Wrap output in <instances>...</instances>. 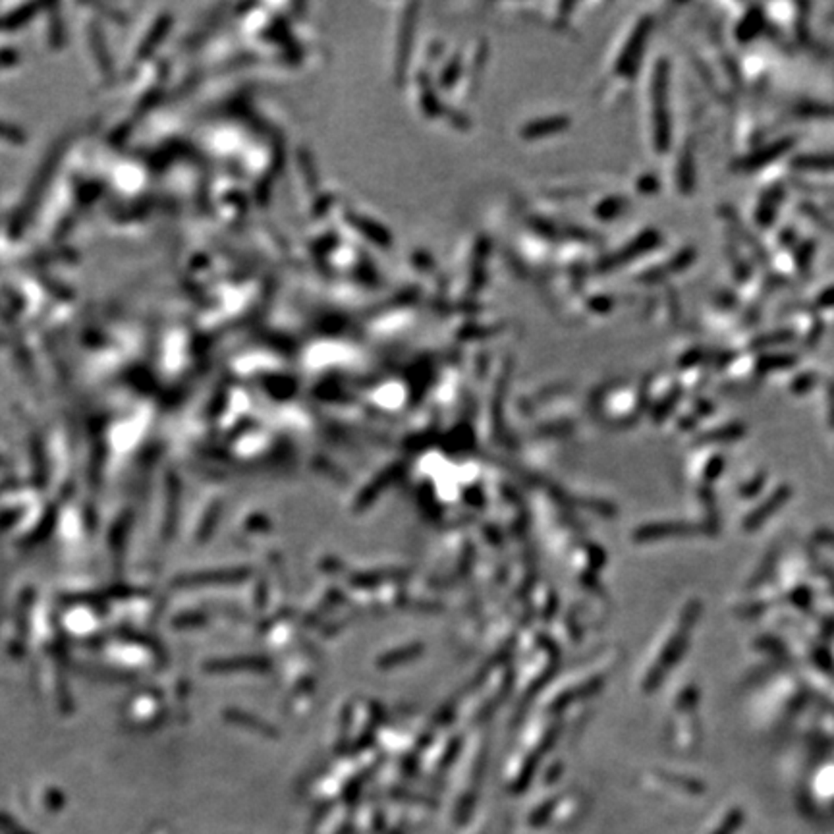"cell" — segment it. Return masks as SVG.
<instances>
[{
  "mask_svg": "<svg viewBox=\"0 0 834 834\" xmlns=\"http://www.w3.org/2000/svg\"><path fill=\"white\" fill-rule=\"evenodd\" d=\"M651 29H653V18L651 16L641 18L640 22L635 24L632 35L628 37L622 53L616 60V74L620 76V79H632V76H635V72H638L641 64V58H643V53H645V45H647Z\"/></svg>",
  "mask_w": 834,
  "mask_h": 834,
  "instance_id": "3",
  "label": "cell"
},
{
  "mask_svg": "<svg viewBox=\"0 0 834 834\" xmlns=\"http://www.w3.org/2000/svg\"><path fill=\"white\" fill-rule=\"evenodd\" d=\"M676 186L684 195H690L695 189V149L692 141H687L680 151L676 163Z\"/></svg>",
  "mask_w": 834,
  "mask_h": 834,
  "instance_id": "9",
  "label": "cell"
},
{
  "mask_svg": "<svg viewBox=\"0 0 834 834\" xmlns=\"http://www.w3.org/2000/svg\"><path fill=\"white\" fill-rule=\"evenodd\" d=\"M830 20H833V22H834V10H833V12H830Z\"/></svg>",
  "mask_w": 834,
  "mask_h": 834,
  "instance_id": "21",
  "label": "cell"
},
{
  "mask_svg": "<svg viewBox=\"0 0 834 834\" xmlns=\"http://www.w3.org/2000/svg\"><path fill=\"white\" fill-rule=\"evenodd\" d=\"M790 112H792V116L802 118V120H834V102L805 99V101L795 102Z\"/></svg>",
  "mask_w": 834,
  "mask_h": 834,
  "instance_id": "11",
  "label": "cell"
},
{
  "mask_svg": "<svg viewBox=\"0 0 834 834\" xmlns=\"http://www.w3.org/2000/svg\"><path fill=\"white\" fill-rule=\"evenodd\" d=\"M640 189L643 194H655L657 189H659V180H657L655 176H651V174L643 176L640 182Z\"/></svg>",
  "mask_w": 834,
  "mask_h": 834,
  "instance_id": "19",
  "label": "cell"
},
{
  "mask_svg": "<svg viewBox=\"0 0 834 834\" xmlns=\"http://www.w3.org/2000/svg\"><path fill=\"white\" fill-rule=\"evenodd\" d=\"M795 340V332L792 328H776L771 332L757 336L755 340L751 342V348L755 350H769V348H779L784 344H790Z\"/></svg>",
  "mask_w": 834,
  "mask_h": 834,
  "instance_id": "12",
  "label": "cell"
},
{
  "mask_svg": "<svg viewBox=\"0 0 834 834\" xmlns=\"http://www.w3.org/2000/svg\"><path fill=\"white\" fill-rule=\"evenodd\" d=\"M765 27H767V18H765L763 8L761 6H751L740 18V22L736 24L734 37H736L738 43L748 45V43H753L765 32Z\"/></svg>",
  "mask_w": 834,
  "mask_h": 834,
  "instance_id": "7",
  "label": "cell"
},
{
  "mask_svg": "<svg viewBox=\"0 0 834 834\" xmlns=\"http://www.w3.org/2000/svg\"><path fill=\"white\" fill-rule=\"evenodd\" d=\"M828 207H830V209H834V201H830V203H828Z\"/></svg>",
  "mask_w": 834,
  "mask_h": 834,
  "instance_id": "20",
  "label": "cell"
},
{
  "mask_svg": "<svg viewBox=\"0 0 834 834\" xmlns=\"http://www.w3.org/2000/svg\"><path fill=\"white\" fill-rule=\"evenodd\" d=\"M800 361L795 351H763L759 354L755 361V369L759 373H776L782 369H790Z\"/></svg>",
  "mask_w": 834,
  "mask_h": 834,
  "instance_id": "10",
  "label": "cell"
},
{
  "mask_svg": "<svg viewBox=\"0 0 834 834\" xmlns=\"http://www.w3.org/2000/svg\"><path fill=\"white\" fill-rule=\"evenodd\" d=\"M800 211L805 213V215H807V219H809L811 222H815L817 227H821L823 230H826V232L834 234V220L830 219V217H826L825 213L821 211L815 203L803 201L802 205H800Z\"/></svg>",
  "mask_w": 834,
  "mask_h": 834,
  "instance_id": "14",
  "label": "cell"
},
{
  "mask_svg": "<svg viewBox=\"0 0 834 834\" xmlns=\"http://www.w3.org/2000/svg\"><path fill=\"white\" fill-rule=\"evenodd\" d=\"M795 145L794 135H782L776 140L765 143L761 147H755L753 151H749L748 155L738 156L736 161H732V170L738 174H753V172L761 170L769 164L776 163L779 159L790 153Z\"/></svg>",
  "mask_w": 834,
  "mask_h": 834,
  "instance_id": "2",
  "label": "cell"
},
{
  "mask_svg": "<svg viewBox=\"0 0 834 834\" xmlns=\"http://www.w3.org/2000/svg\"><path fill=\"white\" fill-rule=\"evenodd\" d=\"M784 199H786V187L782 184H771L767 187L763 194L759 195V201H757L755 211H753V219H755L757 227L763 228V230L771 228L776 222V217H779L780 207H782Z\"/></svg>",
  "mask_w": 834,
  "mask_h": 834,
  "instance_id": "4",
  "label": "cell"
},
{
  "mask_svg": "<svg viewBox=\"0 0 834 834\" xmlns=\"http://www.w3.org/2000/svg\"><path fill=\"white\" fill-rule=\"evenodd\" d=\"M811 309L813 311H830V309H834V284L819 292L815 300L811 302Z\"/></svg>",
  "mask_w": 834,
  "mask_h": 834,
  "instance_id": "15",
  "label": "cell"
},
{
  "mask_svg": "<svg viewBox=\"0 0 834 834\" xmlns=\"http://www.w3.org/2000/svg\"><path fill=\"white\" fill-rule=\"evenodd\" d=\"M695 257H697V251L694 248H684V250L676 251L664 265L653 267V269H649L647 273L641 274V282H647L649 284V282L666 281L671 274H678L690 269L694 265Z\"/></svg>",
  "mask_w": 834,
  "mask_h": 834,
  "instance_id": "6",
  "label": "cell"
},
{
  "mask_svg": "<svg viewBox=\"0 0 834 834\" xmlns=\"http://www.w3.org/2000/svg\"><path fill=\"white\" fill-rule=\"evenodd\" d=\"M779 243L782 246V248H795V243H798V234H795L794 228H784L782 232L779 234Z\"/></svg>",
  "mask_w": 834,
  "mask_h": 834,
  "instance_id": "18",
  "label": "cell"
},
{
  "mask_svg": "<svg viewBox=\"0 0 834 834\" xmlns=\"http://www.w3.org/2000/svg\"><path fill=\"white\" fill-rule=\"evenodd\" d=\"M790 168L800 174H834V153H803L790 159Z\"/></svg>",
  "mask_w": 834,
  "mask_h": 834,
  "instance_id": "8",
  "label": "cell"
},
{
  "mask_svg": "<svg viewBox=\"0 0 834 834\" xmlns=\"http://www.w3.org/2000/svg\"><path fill=\"white\" fill-rule=\"evenodd\" d=\"M709 356V351L703 350V348H692V350H687L684 356H682V359H680V365L682 367H695V365H701L703 359Z\"/></svg>",
  "mask_w": 834,
  "mask_h": 834,
  "instance_id": "16",
  "label": "cell"
},
{
  "mask_svg": "<svg viewBox=\"0 0 834 834\" xmlns=\"http://www.w3.org/2000/svg\"><path fill=\"white\" fill-rule=\"evenodd\" d=\"M651 124H653V145L659 153H666L672 143L671 114V62L659 58L651 78Z\"/></svg>",
  "mask_w": 834,
  "mask_h": 834,
  "instance_id": "1",
  "label": "cell"
},
{
  "mask_svg": "<svg viewBox=\"0 0 834 834\" xmlns=\"http://www.w3.org/2000/svg\"><path fill=\"white\" fill-rule=\"evenodd\" d=\"M817 253V246L813 240H803V242L795 243L794 248V265L795 269L802 274H807L811 269V263L815 259Z\"/></svg>",
  "mask_w": 834,
  "mask_h": 834,
  "instance_id": "13",
  "label": "cell"
},
{
  "mask_svg": "<svg viewBox=\"0 0 834 834\" xmlns=\"http://www.w3.org/2000/svg\"><path fill=\"white\" fill-rule=\"evenodd\" d=\"M661 242H663V238H661V234H659L657 230H653V228L643 230L635 240L626 243L622 250L608 259L607 267L608 269H614V267L618 265H626V263H630L633 259L641 257V255H645V253H649L651 250H655Z\"/></svg>",
  "mask_w": 834,
  "mask_h": 834,
  "instance_id": "5",
  "label": "cell"
},
{
  "mask_svg": "<svg viewBox=\"0 0 834 834\" xmlns=\"http://www.w3.org/2000/svg\"><path fill=\"white\" fill-rule=\"evenodd\" d=\"M815 382H817V375L802 373V375H798V377L794 379V382H792V389H794V392H798V394H803V392H807V390L813 389V386H815Z\"/></svg>",
  "mask_w": 834,
  "mask_h": 834,
  "instance_id": "17",
  "label": "cell"
}]
</instances>
